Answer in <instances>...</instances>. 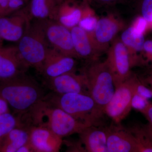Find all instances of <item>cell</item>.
Listing matches in <instances>:
<instances>
[{"label": "cell", "instance_id": "cell-27", "mask_svg": "<svg viewBox=\"0 0 152 152\" xmlns=\"http://www.w3.org/2000/svg\"><path fill=\"white\" fill-rule=\"evenodd\" d=\"M151 104L149 100L134 93L132 101V109L142 114Z\"/></svg>", "mask_w": 152, "mask_h": 152}, {"label": "cell", "instance_id": "cell-34", "mask_svg": "<svg viewBox=\"0 0 152 152\" xmlns=\"http://www.w3.org/2000/svg\"><path fill=\"white\" fill-rule=\"evenodd\" d=\"M16 152H34L28 143L21 148Z\"/></svg>", "mask_w": 152, "mask_h": 152}, {"label": "cell", "instance_id": "cell-28", "mask_svg": "<svg viewBox=\"0 0 152 152\" xmlns=\"http://www.w3.org/2000/svg\"><path fill=\"white\" fill-rule=\"evenodd\" d=\"M133 27L140 32L144 34L148 28V24L142 17L138 15L132 25Z\"/></svg>", "mask_w": 152, "mask_h": 152}, {"label": "cell", "instance_id": "cell-29", "mask_svg": "<svg viewBox=\"0 0 152 152\" xmlns=\"http://www.w3.org/2000/svg\"><path fill=\"white\" fill-rule=\"evenodd\" d=\"M66 149L65 152H86L83 145L79 140L78 142H66Z\"/></svg>", "mask_w": 152, "mask_h": 152}, {"label": "cell", "instance_id": "cell-14", "mask_svg": "<svg viewBox=\"0 0 152 152\" xmlns=\"http://www.w3.org/2000/svg\"><path fill=\"white\" fill-rule=\"evenodd\" d=\"M28 68L20 56L16 46L0 48V82L25 73Z\"/></svg>", "mask_w": 152, "mask_h": 152}, {"label": "cell", "instance_id": "cell-4", "mask_svg": "<svg viewBox=\"0 0 152 152\" xmlns=\"http://www.w3.org/2000/svg\"><path fill=\"white\" fill-rule=\"evenodd\" d=\"M81 72L86 80L89 94L104 112L115 90L113 77L108 66L105 61L91 60L87 61Z\"/></svg>", "mask_w": 152, "mask_h": 152}, {"label": "cell", "instance_id": "cell-21", "mask_svg": "<svg viewBox=\"0 0 152 152\" xmlns=\"http://www.w3.org/2000/svg\"><path fill=\"white\" fill-rule=\"evenodd\" d=\"M28 129L17 127L11 131L0 143V152H16L28 142Z\"/></svg>", "mask_w": 152, "mask_h": 152}, {"label": "cell", "instance_id": "cell-30", "mask_svg": "<svg viewBox=\"0 0 152 152\" xmlns=\"http://www.w3.org/2000/svg\"><path fill=\"white\" fill-rule=\"evenodd\" d=\"M125 1L126 0H91L90 4L91 3H96L102 6H111L122 3Z\"/></svg>", "mask_w": 152, "mask_h": 152}, {"label": "cell", "instance_id": "cell-16", "mask_svg": "<svg viewBox=\"0 0 152 152\" xmlns=\"http://www.w3.org/2000/svg\"><path fill=\"white\" fill-rule=\"evenodd\" d=\"M85 3L77 0H63L57 6L53 20L71 29L78 26L83 18Z\"/></svg>", "mask_w": 152, "mask_h": 152}, {"label": "cell", "instance_id": "cell-10", "mask_svg": "<svg viewBox=\"0 0 152 152\" xmlns=\"http://www.w3.org/2000/svg\"><path fill=\"white\" fill-rule=\"evenodd\" d=\"M45 84L51 92L60 94L70 93L89 94L86 80L81 71L79 74L75 70L72 71L53 78L45 79Z\"/></svg>", "mask_w": 152, "mask_h": 152}, {"label": "cell", "instance_id": "cell-39", "mask_svg": "<svg viewBox=\"0 0 152 152\" xmlns=\"http://www.w3.org/2000/svg\"><path fill=\"white\" fill-rule=\"evenodd\" d=\"M150 63H151L152 64V57L151 58V61H150Z\"/></svg>", "mask_w": 152, "mask_h": 152}, {"label": "cell", "instance_id": "cell-20", "mask_svg": "<svg viewBox=\"0 0 152 152\" xmlns=\"http://www.w3.org/2000/svg\"><path fill=\"white\" fill-rule=\"evenodd\" d=\"M59 3V0H30L25 8L31 21L53 20Z\"/></svg>", "mask_w": 152, "mask_h": 152}, {"label": "cell", "instance_id": "cell-37", "mask_svg": "<svg viewBox=\"0 0 152 152\" xmlns=\"http://www.w3.org/2000/svg\"><path fill=\"white\" fill-rule=\"evenodd\" d=\"M9 0H0V5L3 4V3L6 2L8 1Z\"/></svg>", "mask_w": 152, "mask_h": 152}, {"label": "cell", "instance_id": "cell-35", "mask_svg": "<svg viewBox=\"0 0 152 152\" xmlns=\"http://www.w3.org/2000/svg\"><path fill=\"white\" fill-rule=\"evenodd\" d=\"M143 127L148 136L152 141V126L148 124V125H145Z\"/></svg>", "mask_w": 152, "mask_h": 152}, {"label": "cell", "instance_id": "cell-41", "mask_svg": "<svg viewBox=\"0 0 152 152\" xmlns=\"http://www.w3.org/2000/svg\"><path fill=\"white\" fill-rule=\"evenodd\" d=\"M26 1L27 2H28V1H30V0H26Z\"/></svg>", "mask_w": 152, "mask_h": 152}, {"label": "cell", "instance_id": "cell-12", "mask_svg": "<svg viewBox=\"0 0 152 152\" xmlns=\"http://www.w3.org/2000/svg\"><path fill=\"white\" fill-rule=\"evenodd\" d=\"M28 131V143L34 152H60L62 138L42 127H31Z\"/></svg>", "mask_w": 152, "mask_h": 152}, {"label": "cell", "instance_id": "cell-5", "mask_svg": "<svg viewBox=\"0 0 152 152\" xmlns=\"http://www.w3.org/2000/svg\"><path fill=\"white\" fill-rule=\"evenodd\" d=\"M18 42L17 49L25 64L40 73L50 47L38 21L30 22L23 36Z\"/></svg>", "mask_w": 152, "mask_h": 152}, {"label": "cell", "instance_id": "cell-13", "mask_svg": "<svg viewBox=\"0 0 152 152\" xmlns=\"http://www.w3.org/2000/svg\"><path fill=\"white\" fill-rule=\"evenodd\" d=\"M76 59L49 48L40 73L45 79H51L75 70Z\"/></svg>", "mask_w": 152, "mask_h": 152}, {"label": "cell", "instance_id": "cell-36", "mask_svg": "<svg viewBox=\"0 0 152 152\" xmlns=\"http://www.w3.org/2000/svg\"><path fill=\"white\" fill-rule=\"evenodd\" d=\"M83 1L84 2L88 3V4H89L90 5L91 0H83Z\"/></svg>", "mask_w": 152, "mask_h": 152}, {"label": "cell", "instance_id": "cell-24", "mask_svg": "<svg viewBox=\"0 0 152 152\" xmlns=\"http://www.w3.org/2000/svg\"><path fill=\"white\" fill-rule=\"evenodd\" d=\"M98 20L89 4L86 3L83 18L78 26L87 32L91 33L96 28Z\"/></svg>", "mask_w": 152, "mask_h": 152}, {"label": "cell", "instance_id": "cell-6", "mask_svg": "<svg viewBox=\"0 0 152 152\" xmlns=\"http://www.w3.org/2000/svg\"><path fill=\"white\" fill-rule=\"evenodd\" d=\"M37 21L50 48L65 56L78 59L74 49L70 29L54 20Z\"/></svg>", "mask_w": 152, "mask_h": 152}, {"label": "cell", "instance_id": "cell-15", "mask_svg": "<svg viewBox=\"0 0 152 152\" xmlns=\"http://www.w3.org/2000/svg\"><path fill=\"white\" fill-rule=\"evenodd\" d=\"M105 130L109 152H134V139L129 129L113 123Z\"/></svg>", "mask_w": 152, "mask_h": 152}, {"label": "cell", "instance_id": "cell-19", "mask_svg": "<svg viewBox=\"0 0 152 152\" xmlns=\"http://www.w3.org/2000/svg\"><path fill=\"white\" fill-rule=\"evenodd\" d=\"M120 39L129 51L133 66L145 65L141 57L145 40L144 34L140 32L131 26L123 32Z\"/></svg>", "mask_w": 152, "mask_h": 152}, {"label": "cell", "instance_id": "cell-9", "mask_svg": "<svg viewBox=\"0 0 152 152\" xmlns=\"http://www.w3.org/2000/svg\"><path fill=\"white\" fill-rule=\"evenodd\" d=\"M125 26L121 19L113 13L98 20L94 31L89 33L100 55L107 51L117 34L124 28Z\"/></svg>", "mask_w": 152, "mask_h": 152}, {"label": "cell", "instance_id": "cell-17", "mask_svg": "<svg viewBox=\"0 0 152 152\" xmlns=\"http://www.w3.org/2000/svg\"><path fill=\"white\" fill-rule=\"evenodd\" d=\"M74 49L78 58L87 61L97 59L100 56L89 33L78 26L70 29Z\"/></svg>", "mask_w": 152, "mask_h": 152}, {"label": "cell", "instance_id": "cell-31", "mask_svg": "<svg viewBox=\"0 0 152 152\" xmlns=\"http://www.w3.org/2000/svg\"><path fill=\"white\" fill-rule=\"evenodd\" d=\"M10 108L8 104L0 95V115L10 113Z\"/></svg>", "mask_w": 152, "mask_h": 152}, {"label": "cell", "instance_id": "cell-1", "mask_svg": "<svg viewBox=\"0 0 152 152\" xmlns=\"http://www.w3.org/2000/svg\"><path fill=\"white\" fill-rule=\"evenodd\" d=\"M19 117L26 129L32 126L46 128L63 139L74 134H79L89 127L44 99Z\"/></svg>", "mask_w": 152, "mask_h": 152}, {"label": "cell", "instance_id": "cell-23", "mask_svg": "<svg viewBox=\"0 0 152 152\" xmlns=\"http://www.w3.org/2000/svg\"><path fill=\"white\" fill-rule=\"evenodd\" d=\"M17 127L23 128L18 116L10 113L0 115V143L11 131Z\"/></svg>", "mask_w": 152, "mask_h": 152}, {"label": "cell", "instance_id": "cell-22", "mask_svg": "<svg viewBox=\"0 0 152 152\" xmlns=\"http://www.w3.org/2000/svg\"><path fill=\"white\" fill-rule=\"evenodd\" d=\"M129 129L134 139V152H152V141L144 127L136 126Z\"/></svg>", "mask_w": 152, "mask_h": 152}, {"label": "cell", "instance_id": "cell-32", "mask_svg": "<svg viewBox=\"0 0 152 152\" xmlns=\"http://www.w3.org/2000/svg\"><path fill=\"white\" fill-rule=\"evenodd\" d=\"M148 121L149 124L152 126V104L142 113Z\"/></svg>", "mask_w": 152, "mask_h": 152}, {"label": "cell", "instance_id": "cell-40", "mask_svg": "<svg viewBox=\"0 0 152 152\" xmlns=\"http://www.w3.org/2000/svg\"><path fill=\"white\" fill-rule=\"evenodd\" d=\"M63 1V0H59V1L60 2H61V1Z\"/></svg>", "mask_w": 152, "mask_h": 152}, {"label": "cell", "instance_id": "cell-11", "mask_svg": "<svg viewBox=\"0 0 152 152\" xmlns=\"http://www.w3.org/2000/svg\"><path fill=\"white\" fill-rule=\"evenodd\" d=\"M31 21L25 7L10 15L0 17V36L6 40L18 42Z\"/></svg>", "mask_w": 152, "mask_h": 152}, {"label": "cell", "instance_id": "cell-18", "mask_svg": "<svg viewBox=\"0 0 152 152\" xmlns=\"http://www.w3.org/2000/svg\"><path fill=\"white\" fill-rule=\"evenodd\" d=\"M78 135L86 152H109L105 128L91 126Z\"/></svg>", "mask_w": 152, "mask_h": 152}, {"label": "cell", "instance_id": "cell-38", "mask_svg": "<svg viewBox=\"0 0 152 152\" xmlns=\"http://www.w3.org/2000/svg\"><path fill=\"white\" fill-rule=\"evenodd\" d=\"M2 39L1 36H0V48L2 47Z\"/></svg>", "mask_w": 152, "mask_h": 152}, {"label": "cell", "instance_id": "cell-3", "mask_svg": "<svg viewBox=\"0 0 152 152\" xmlns=\"http://www.w3.org/2000/svg\"><path fill=\"white\" fill-rule=\"evenodd\" d=\"M43 99L66 112L78 121L89 126H101L105 115L104 111L88 94H60L51 92L46 94Z\"/></svg>", "mask_w": 152, "mask_h": 152}, {"label": "cell", "instance_id": "cell-2", "mask_svg": "<svg viewBox=\"0 0 152 152\" xmlns=\"http://www.w3.org/2000/svg\"><path fill=\"white\" fill-rule=\"evenodd\" d=\"M0 95L17 116L29 111L46 95L35 79L25 73L0 82Z\"/></svg>", "mask_w": 152, "mask_h": 152}, {"label": "cell", "instance_id": "cell-26", "mask_svg": "<svg viewBox=\"0 0 152 152\" xmlns=\"http://www.w3.org/2000/svg\"><path fill=\"white\" fill-rule=\"evenodd\" d=\"M134 93L149 100L152 98V90L144 84L135 75H131L129 78Z\"/></svg>", "mask_w": 152, "mask_h": 152}, {"label": "cell", "instance_id": "cell-7", "mask_svg": "<svg viewBox=\"0 0 152 152\" xmlns=\"http://www.w3.org/2000/svg\"><path fill=\"white\" fill-rule=\"evenodd\" d=\"M105 61L108 66L115 85L127 80L132 75V63L129 51L120 38H116L108 50Z\"/></svg>", "mask_w": 152, "mask_h": 152}, {"label": "cell", "instance_id": "cell-33", "mask_svg": "<svg viewBox=\"0 0 152 152\" xmlns=\"http://www.w3.org/2000/svg\"><path fill=\"white\" fill-rule=\"evenodd\" d=\"M144 84L149 85L151 88L152 90V70L148 74L146 77L144 78L143 81H142Z\"/></svg>", "mask_w": 152, "mask_h": 152}, {"label": "cell", "instance_id": "cell-8", "mask_svg": "<svg viewBox=\"0 0 152 152\" xmlns=\"http://www.w3.org/2000/svg\"><path fill=\"white\" fill-rule=\"evenodd\" d=\"M134 91L129 79L115 86L112 99L106 106L104 113L115 124H121L132 109Z\"/></svg>", "mask_w": 152, "mask_h": 152}, {"label": "cell", "instance_id": "cell-25", "mask_svg": "<svg viewBox=\"0 0 152 152\" xmlns=\"http://www.w3.org/2000/svg\"><path fill=\"white\" fill-rule=\"evenodd\" d=\"M138 15L152 26V0H134Z\"/></svg>", "mask_w": 152, "mask_h": 152}]
</instances>
